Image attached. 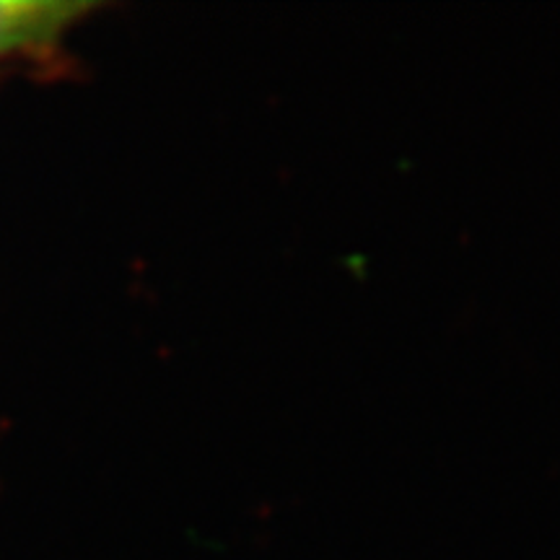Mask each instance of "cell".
Instances as JSON below:
<instances>
[{
	"instance_id": "1",
	"label": "cell",
	"mask_w": 560,
	"mask_h": 560,
	"mask_svg": "<svg viewBox=\"0 0 560 560\" xmlns=\"http://www.w3.org/2000/svg\"><path fill=\"white\" fill-rule=\"evenodd\" d=\"M86 3H60V0H0V60L16 52L39 50L62 37L73 26Z\"/></svg>"
}]
</instances>
